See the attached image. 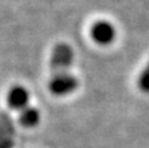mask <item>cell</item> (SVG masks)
Instances as JSON below:
<instances>
[{
    "label": "cell",
    "instance_id": "8992f818",
    "mask_svg": "<svg viewBox=\"0 0 149 148\" xmlns=\"http://www.w3.org/2000/svg\"><path fill=\"white\" fill-rule=\"evenodd\" d=\"M139 88L144 93H149V63L139 77Z\"/></svg>",
    "mask_w": 149,
    "mask_h": 148
},
{
    "label": "cell",
    "instance_id": "7a4b0ae2",
    "mask_svg": "<svg viewBox=\"0 0 149 148\" xmlns=\"http://www.w3.org/2000/svg\"><path fill=\"white\" fill-rule=\"evenodd\" d=\"M90 36L93 41L98 45H110L115 38V28L111 25L109 21L100 20L94 22L90 28Z\"/></svg>",
    "mask_w": 149,
    "mask_h": 148
},
{
    "label": "cell",
    "instance_id": "277c9868",
    "mask_svg": "<svg viewBox=\"0 0 149 148\" xmlns=\"http://www.w3.org/2000/svg\"><path fill=\"white\" fill-rule=\"evenodd\" d=\"M13 147V123L7 114L0 115V148Z\"/></svg>",
    "mask_w": 149,
    "mask_h": 148
},
{
    "label": "cell",
    "instance_id": "5b68a950",
    "mask_svg": "<svg viewBox=\"0 0 149 148\" xmlns=\"http://www.w3.org/2000/svg\"><path fill=\"white\" fill-rule=\"evenodd\" d=\"M39 118H41V115H39V112L36 108L26 106L25 109L21 110L18 122H20L24 127H34V126L38 125Z\"/></svg>",
    "mask_w": 149,
    "mask_h": 148
},
{
    "label": "cell",
    "instance_id": "3957f363",
    "mask_svg": "<svg viewBox=\"0 0 149 148\" xmlns=\"http://www.w3.org/2000/svg\"><path fill=\"white\" fill-rule=\"evenodd\" d=\"M7 101L12 109L16 110H22L28 106L29 102V92L26 91L24 87L16 85L9 89L7 96Z\"/></svg>",
    "mask_w": 149,
    "mask_h": 148
},
{
    "label": "cell",
    "instance_id": "6da1fadb",
    "mask_svg": "<svg viewBox=\"0 0 149 148\" xmlns=\"http://www.w3.org/2000/svg\"><path fill=\"white\" fill-rule=\"evenodd\" d=\"M73 60V50L70 45L59 42L52 49L51 60V77L49 81V89L55 96H67L79 87L76 76L70 73V67Z\"/></svg>",
    "mask_w": 149,
    "mask_h": 148
}]
</instances>
